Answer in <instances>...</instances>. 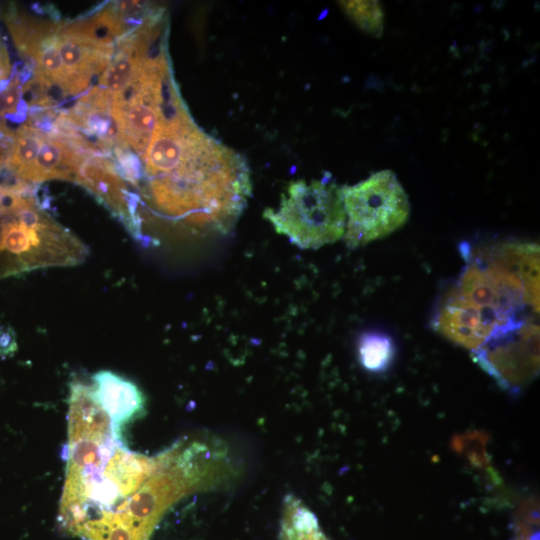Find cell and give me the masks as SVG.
<instances>
[{"label":"cell","mask_w":540,"mask_h":540,"mask_svg":"<svg viewBox=\"0 0 540 540\" xmlns=\"http://www.w3.org/2000/svg\"><path fill=\"white\" fill-rule=\"evenodd\" d=\"M329 177L310 183L290 182L279 208L266 209L263 217L302 249H317L339 240L345 233L346 214L340 187Z\"/></svg>","instance_id":"cell-1"},{"label":"cell","mask_w":540,"mask_h":540,"mask_svg":"<svg viewBox=\"0 0 540 540\" xmlns=\"http://www.w3.org/2000/svg\"><path fill=\"white\" fill-rule=\"evenodd\" d=\"M340 191L346 214L344 237L350 248L386 237L408 220L407 194L391 170L375 172Z\"/></svg>","instance_id":"cell-2"},{"label":"cell","mask_w":540,"mask_h":540,"mask_svg":"<svg viewBox=\"0 0 540 540\" xmlns=\"http://www.w3.org/2000/svg\"><path fill=\"white\" fill-rule=\"evenodd\" d=\"M475 360L508 389H519L539 369V326L518 320L497 329L474 351Z\"/></svg>","instance_id":"cell-3"},{"label":"cell","mask_w":540,"mask_h":540,"mask_svg":"<svg viewBox=\"0 0 540 540\" xmlns=\"http://www.w3.org/2000/svg\"><path fill=\"white\" fill-rule=\"evenodd\" d=\"M507 324L493 312L476 307L453 293L435 319L438 332L473 352Z\"/></svg>","instance_id":"cell-4"},{"label":"cell","mask_w":540,"mask_h":540,"mask_svg":"<svg viewBox=\"0 0 540 540\" xmlns=\"http://www.w3.org/2000/svg\"><path fill=\"white\" fill-rule=\"evenodd\" d=\"M76 182L99 198L134 234L136 213L133 196L111 161L98 156L84 157L78 169Z\"/></svg>","instance_id":"cell-5"},{"label":"cell","mask_w":540,"mask_h":540,"mask_svg":"<svg viewBox=\"0 0 540 540\" xmlns=\"http://www.w3.org/2000/svg\"><path fill=\"white\" fill-rule=\"evenodd\" d=\"M92 380L96 399L118 430L144 412L145 397L132 381L108 370L95 373Z\"/></svg>","instance_id":"cell-6"},{"label":"cell","mask_w":540,"mask_h":540,"mask_svg":"<svg viewBox=\"0 0 540 540\" xmlns=\"http://www.w3.org/2000/svg\"><path fill=\"white\" fill-rule=\"evenodd\" d=\"M158 464L159 455L146 457L129 451L121 444L102 471L92 478L103 479L124 502L143 485Z\"/></svg>","instance_id":"cell-7"},{"label":"cell","mask_w":540,"mask_h":540,"mask_svg":"<svg viewBox=\"0 0 540 540\" xmlns=\"http://www.w3.org/2000/svg\"><path fill=\"white\" fill-rule=\"evenodd\" d=\"M78 147L60 136L45 135L34 162L29 182L51 179L76 181L85 157Z\"/></svg>","instance_id":"cell-8"},{"label":"cell","mask_w":540,"mask_h":540,"mask_svg":"<svg viewBox=\"0 0 540 540\" xmlns=\"http://www.w3.org/2000/svg\"><path fill=\"white\" fill-rule=\"evenodd\" d=\"M143 23L125 19L118 9L109 7L90 18L61 27L58 33L101 47H113L118 37H123L132 31L134 26H140Z\"/></svg>","instance_id":"cell-9"},{"label":"cell","mask_w":540,"mask_h":540,"mask_svg":"<svg viewBox=\"0 0 540 540\" xmlns=\"http://www.w3.org/2000/svg\"><path fill=\"white\" fill-rule=\"evenodd\" d=\"M44 136L43 133L29 124L22 125L16 132H13L6 166L27 183Z\"/></svg>","instance_id":"cell-10"},{"label":"cell","mask_w":540,"mask_h":540,"mask_svg":"<svg viewBox=\"0 0 540 540\" xmlns=\"http://www.w3.org/2000/svg\"><path fill=\"white\" fill-rule=\"evenodd\" d=\"M360 363L369 371L384 370L392 361L394 348L391 339L379 333H368L358 345Z\"/></svg>","instance_id":"cell-11"},{"label":"cell","mask_w":540,"mask_h":540,"mask_svg":"<svg viewBox=\"0 0 540 540\" xmlns=\"http://www.w3.org/2000/svg\"><path fill=\"white\" fill-rule=\"evenodd\" d=\"M349 18L366 33L380 37L384 27V12L379 1H339Z\"/></svg>","instance_id":"cell-12"},{"label":"cell","mask_w":540,"mask_h":540,"mask_svg":"<svg viewBox=\"0 0 540 540\" xmlns=\"http://www.w3.org/2000/svg\"><path fill=\"white\" fill-rule=\"evenodd\" d=\"M21 84L18 75L0 83V116L17 114L21 104Z\"/></svg>","instance_id":"cell-13"},{"label":"cell","mask_w":540,"mask_h":540,"mask_svg":"<svg viewBox=\"0 0 540 540\" xmlns=\"http://www.w3.org/2000/svg\"><path fill=\"white\" fill-rule=\"evenodd\" d=\"M17 349L15 332L11 327H0V355H12Z\"/></svg>","instance_id":"cell-14"},{"label":"cell","mask_w":540,"mask_h":540,"mask_svg":"<svg viewBox=\"0 0 540 540\" xmlns=\"http://www.w3.org/2000/svg\"><path fill=\"white\" fill-rule=\"evenodd\" d=\"M17 196V193L0 188V217L10 214L15 209L18 202Z\"/></svg>","instance_id":"cell-15"},{"label":"cell","mask_w":540,"mask_h":540,"mask_svg":"<svg viewBox=\"0 0 540 540\" xmlns=\"http://www.w3.org/2000/svg\"><path fill=\"white\" fill-rule=\"evenodd\" d=\"M11 74V63L8 52L3 41L0 38V83L8 80Z\"/></svg>","instance_id":"cell-16"},{"label":"cell","mask_w":540,"mask_h":540,"mask_svg":"<svg viewBox=\"0 0 540 540\" xmlns=\"http://www.w3.org/2000/svg\"><path fill=\"white\" fill-rule=\"evenodd\" d=\"M12 141L9 139L0 140V168L6 163L9 156Z\"/></svg>","instance_id":"cell-17"}]
</instances>
